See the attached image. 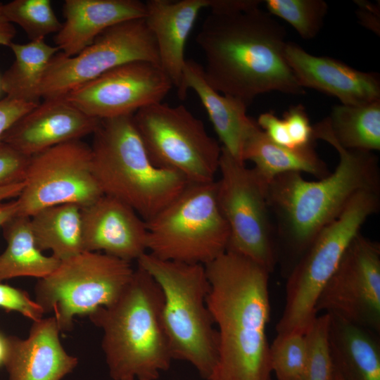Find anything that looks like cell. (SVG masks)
Instances as JSON below:
<instances>
[{"mask_svg": "<svg viewBox=\"0 0 380 380\" xmlns=\"http://www.w3.org/2000/svg\"><path fill=\"white\" fill-rule=\"evenodd\" d=\"M289 137L295 148L314 146L313 127L304 106H291L283 117Z\"/></svg>", "mask_w": 380, "mask_h": 380, "instance_id": "cell-34", "label": "cell"}, {"mask_svg": "<svg viewBox=\"0 0 380 380\" xmlns=\"http://www.w3.org/2000/svg\"><path fill=\"white\" fill-rule=\"evenodd\" d=\"M379 205V189L360 191L341 215L314 238L288 275L285 305L276 326L277 334H304L318 315L315 307L319 296L345 251Z\"/></svg>", "mask_w": 380, "mask_h": 380, "instance_id": "cell-7", "label": "cell"}, {"mask_svg": "<svg viewBox=\"0 0 380 380\" xmlns=\"http://www.w3.org/2000/svg\"><path fill=\"white\" fill-rule=\"evenodd\" d=\"M204 266L210 286L206 304L219 339L210 380H272L266 334L270 272L229 251Z\"/></svg>", "mask_w": 380, "mask_h": 380, "instance_id": "cell-2", "label": "cell"}, {"mask_svg": "<svg viewBox=\"0 0 380 380\" xmlns=\"http://www.w3.org/2000/svg\"><path fill=\"white\" fill-rule=\"evenodd\" d=\"M316 313L327 312L380 332V245L359 233L320 293Z\"/></svg>", "mask_w": 380, "mask_h": 380, "instance_id": "cell-14", "label": "cell"}, {"mask_svg": "<svg viewBox=\"0 0 380 380\" xmlns=\"http://www.w3.org/2000/svg\"><path fill=\"white\" fill-rule=\"evenodd\" d=\"M313 127V138L347 149L380 150V100L334 106L330 115Z\"/></svg>", "mask_w": 380, "mask_h": 380, "instance_id": "cell-25", "label": "cell"}, {"mask_svg": "<svg viewBox=\"0 0 380 380\" xmlns=\"http://www.w3.org/2000/svg\"><path fill=\"white\" fill-rule=\"evenodd\" d=\"M9 47L15 61L1 78V89L8 97L39 103L44 76L59 49L46 43L44 39L26 44L13 42Z\"/></svg>", "mask_w": 380, "mask_h": 380, "instance_id": "cell-28", "label": "cell"}, {"mask_svg": "<svg viewBox=\"0 0 380 380\" xmlns=\"http://www.w3.org/2000/svg\"><path fill=\"white\" fill-rule=\"evenodd\" d=\"M241 160L253 162V168L267 184L277 176L289 172H306L319 179L329 174L314 146L290 148L278 145L267 137L256 121L246 137Z\"/></svg>", "mask_w": 380, "mask_h": 380, "instance_id": "cell-24", "label": "cell"}, {"mask_svg": "<svg viewBox=\"0 0 380 380\" xmlns=\"http://www.w3.org/2000/svg\"><path fill=\"white\" fill-rule=\"evenodd\" d=\"M209 0H149L145 3V21L153 33L160 66L179 89L186 62L185 45L199 12Z\"/></svg>", "mask_w": 380, "mask_h": 380, "instance_id": "cell-21", "label": "cell"}, {"mask_svg": "<svg viewBox=\"0 0 380 380\" xmlns=\"http://www.w3.org/2000/svg\"><path fill=\"white\" fill-rule=\"evenodd\" d=\"M265 4L270 15L287 22L305 39L317 35L328 11L322 0H266Z\"/></svg>", "mask_w": 380, "mask_h": 380, "instance_id": "cell-30", "label": "cell"}, {"mask_svg": "<svg viewBox=\"0 0 380 380\" xmlns=\"http://www.w3.org/2000/svg\"><path fill=\"white\" fill-rule=\"evenodd\" d=\"M52 316L32 322L25 339L9 336L5 363L9 380H61L78 364L64 349Z\"/></svg>", "mask_w": 380, "mask_h": 380, "instance_id": "cell-19", "label": "cell"}, {"mask_svg": "<svg viewBox=\"0 0 380 380\" xmlns=\"http://www.w3.org/2000/svg\"><path fill=\"white\" fill-rule=\"evenodd\" d=\"M0 89H1V79H0Z\"/></svg>", "mask_w": 380, "mask_h": 380, "instance_id": "cell-44", "label": "cell"}, {"mask_svg": "<svg viewBox=\"0 0 380 380\" xmlns=\"http://www.w3.org/2000/svg\"><path fill=\"white\" fill-rule=\"evenodd\" d=\"M256 122L272 141L286 148H295L283 119L278 118L272 112H265L259 115Z\"/></svg>", "mask_w": 380, "mask_h": 380, "instance_id": "cell-37", "label": "cell"}, {"mask_svg": "<svg viewBox=\"0 0 380 380\" xmlns=\"http://www.w3.org/2000/svg\"><path fill=\"white\" fill-rule=\"evenodd\" d=\"M332 380H346L335 369Z\"/></svg>", "mask_w": 380, "mask_h": 380, "instance_id": "cell-43", "label": "cell"}, {"mask_svg": "<svg viewBox=\"0 0 380 380\" xmlns=\"http://www.w3.org/2000/svg\"><path fill=\"white\" fill-rule=\"evenodd\" d=\"M18 215L17 200L0 203V229L13 217Z\"/></svg>", "mask_w": 380, "mask_h": 380, "instance_id": "cell-40", "label": "cell"}, {"mask_svg": "<svg viewBox=\"0 0 380 380\" xmlns=\"http://www.w3.org/2000/svg\"><path fill=\"white\" fill-rule=\"evenodd\" d=\"M81 208L75 204H60L43 208L30 217L37 248L50 251L60 261L83 252Z\"/></svg>", "mask_w": 380, "mask_h": 380, "instance_id": "cell-26", "label": "cell"}, {"mask_svg": "<svg viewBox=\"0 0 380 380\" xmlns=\"http://www.w3.org/2000/svg\"><path fill=\"white\" fill-rule=\"evenodd\" d=\"M15 36V28L6 17L4 4L0 3V45L10 46Z\"/></svg>", "mask_w": 380, "mask_h": 380, "instance_id": "cell-39", "label": "cell"}, {"mask_svg": "<svg viewBox=\"0 0 380 380\" xmlns=\"http://www.w3.org/2000/svg\"><path fill=\"white\" fill-rule=\"evenodd\" d=\"M65 22L56 34V46L67 57L81 52L108 28L146 15L138 0H65Z\"/></svg>", "mask_w": 380, "mask_h": 380, "instance_id": "cell-20", "label": "cell"}, {"mask_svg": "<svg viewBox=\"0 0 380 380\" xmlns=\"http://www.w3.org/2000/svg\"><path fill=\"white\" fill-rule=\"evenodd\" d=\"M0 308L15 311L33 322L43 318L42 307L32 300L27 291L0 282Z\"/></svg>", "mask_w": 380, "mask_h": 380, "instance_id": "cell-33", "label": "cell"}, {"mask_svg": "<svg viewBox=\"0 0 380 380\" xmlns=\"http://www.w3.org/2000/svg\"><path fill=\"white\" fill-rule=\"evenodd\" d=\"M9 351V336L0 331V367L5 365Z\"/></svg>", "mask_w": 380, "mask_h": 380, "instance_id": "cell-42", "label": "cell"}, {"mask_svg": "<svg viewBox=\"0 0 380 380\" xmlns=\"http://www.w3.org/2000/svg\"><path fill=\"white\" fill-rule=\"evenodd\" d=\"M132 115L100 120L93 134L91 167L103 194L126 203L146 222L189 182L152 163Z\"/></svg>", "mask_w": 380, "mask_h": 380, "instance_id": "cell-5", "label": "cell"}, {"mask_svg": "<svg viewBox=\"0 0 380 380\" xmlns=\"http://www.w3.org/2000/svg\"><path fill=\"white\" fill-rule=\"evenodd\" d=\"M24 187L16 198L18 215L31 217L56 205H88L103 194L92 171L91 146L63 143L30 157Z\"/></svg>", "mask_w": 380, "mask_h": 380, "instance_id": "cell-13", "label": "cell"}, {"mask_svg": "<svg viewBox=\"0 0 380 380\" xmlns=\"http://www.w3.org/2000/svg\"><path fill=\"white\" fill-rule=\"evenodd\" d=\"M30 157L19 153L9 145L0 144V185L24 182Z\"/></svg>", "mask_w": 380, "mask_h": 380, "instance_id": "cell-35", "label": "cell"}, {"mask_svg": "<svg viewBox=\"0 0 380 380\" xmlns=\"http://www.w3.org/2000/svg\"><path fill=\"white\" fill-rule=\"evenodd\" d=\"M163 295L137 265L119 298L88 317L103 331L101 347L113 380H156L173 360L162 320Z\"/></svg>", "mask_w": 380, "mask_h": 380, "instance_id": "cell-4", "label": "cell"}, {"mask_svg": "<svg viewBox=\"0 0 380 380\" xmlns=\"http://www.w3.org/2000/svg\"><path fill=\"white\" fill-rule=\"evenodd\" d=\"M134 61L160 65L156 42L144 18L108 28L75 56L57 53L44 76L40 96L44 100L64 97L105 72Z\"/></svg>", "mask_w": 380, "mask_h": 380, "instance_id": "cell-12", "label": "cell"}, {"mask_svg": "<svg viewBox=\"0 0 380 380\" xmlns=\"http://www.w3.org/2000/svg\"><path fill=\"white\" fill-rule=\"evenodd\" d=\"M137 261L163 292L162 320L173 359L189 362L210 380L219 339L206 304L210 286L205 266L163 260L147 252Z\"/></svg>", "mask_w": 380, "mask_h": 380, "instance_id": "cell-6", "label": "cell"}, {"mask_svg": "<svg viewBox=\"0 0 380 380\" xmlns=\"http://www.w3.org/2000/svg\"><path fill=\"white\" fill-rule=\"evenodd\" d=\"M218 172L217 200L229 232L226 251L272 272L277 251L267 203L268 184L253 167L248 168L222 146Z\"/></svg>", "mask_w": 380, "mask_h": 380, "instance_id": "cell-11", "label": "cell"}, {"mask_svg": "<svg viewBox=\"0 0 380 380\" xmlns=\"http://www.w3.org/2000/svg\"><path fill=\"white\" fill-rule=\"evenodd\" d=\"M172 87L159 65L134 61L105 72L64 98L87 115L104 120L133 115L162 102Z\"/></svg>", "mask_w": 380, "mask_h": 380, "instance_id": "cell-15", "label": "cell"}, {"mask_svg": "<svg viewBox=\"0 0 380 380\" xmlns=\"http://www.w3.org/2000/svg\"><path fill=\"white\" fill-rule=\"evenodd\" d=\"M127 380H136V379H127Z\"/></svg>", "mask_w": 380, "mask_h": 380, "instance_id": "cell-45", "label": "cell"}, {"mask_svg": "<svg viewBox=\"0 0 380 380\" xmlns=\"http://www.w3.org/2000/svg\"><path fill=\"white\" fill-rule=\"evenodd\" d=\"M147 253L163 260L205 265L226 251L229 232L216 183H189L146 222Z\"/></svg>", "mask_w": 380, "mask_h": 380, "instance_id": "cell-8", "label": "cell"}, {"mask_svg": "<svg viewBox=\"0 0 380 380\" xmlns=\"http://www.w3.org/2000/svg\"><path fill=\"white\" fill-rule=\"evenodd\" d=\"M330 145L339 155L334 172L308 181L300 172H289L268 184L267 203L277 222L278 236L298 258L357 192L379 189L378 159L372 151Z\"/></svg>", "mask_w": 380, "mask_h": 380, "instance_id": "cell-3", "label": "cell"}, {"mask_svg": "<svg viewBox=\"0 0 380 380\" xmlns=\"http://www.w3.org/2000/svg\"><path fill=\"white\" fill-rule=\"evenodd\" d=\"M84 251L132 262L147 252L146 221L121 201L102 195L81 208Z\"/></svg>", "mask_w": 380, "mask_h": 380, "instance_id": "cell-17", "label": "cell"}, {"mask_svg": "<svg viewBox=\"0 0 380 380\" xmlns=\"http://www.w3.org/2000/svg\"><path fill=\"white\" fill-rule=\"evenodd\" d=\"M356 2L359 6L357 16L360 23L379 35V7L363 1Z\"/></svg>", "mask_w": 380, "mask_h": 380, "instance_id": "cell-38", "label": "cell"}, {"mask_svg": "<svg viewBox=\"0 0 380 380\" xmlns=\"http://www.w3.org/2000/svg\"><path fill=\"white\" fill-rule=\"evenodd\" d=\"M100 120L87 115L64 97L45 99L14 122L4 134L2 142L32 157L94 134Z\"/></svg>", "mask_w": 380, "mask_h": 380, "instance_id": "cell-16", "label": "cell"}, {"mask_svg": "<svg viewBox=\"0 0 380 380\" xmlns=\"http://www.w3.org/2000/svg\"><path fill=\"white\" fill-rule=\"evenodd\" d=\"M132 117L156 166L175 171L189 183L215 180L222 146L184 106L156 103L139 109Z\"/></svg>", "mask_w": 380, "mask_h": 380, "instance_id": "cell-10", "label": "cell"}, {"mask_svg": "<svg viewBox=\"0 0 380 380\" xmlns=\"http://www.w3.org/2000/svg\"><path fill=\"white\" fill-rule=\"evenodd\" d=\"M286 60L300 84L336 97L343 105H362L380 100V77L329 57L317 56L287 42Z\"/></svg>", "mask_w": 380, "mask_h": 380, "instance_id": "cell-18", "label": "cell"}, {"mask_svg": "<svg viewBox=\"0 0 380 380\" xmlns=\"http://www.w3.org/2000/svg\"><path fill=\"white\" fill-rule=\"evenodd\" d=\"M261 2L210 10L196 39L209 85L248 106L270 91L305 93L285 58L286 29L259 8Z\"/></svg>", "mask_w": 380, "mask_h": 380, "instance_id": "cell-1", "label": "cell"}, {"mask_svg": "<svg viewBox=\"0 0 380 380\" xmlns=\"http://www.w3.org/2000/svg\"><path fill=\"white\" fill-rule=\"evenodd\" d=\"M270 358L272 372L278 380H302L305 368L304 334H277L270 344Z\"/></svg>", "mask_w": 380, "mask_h": 380, "instance_id": "cell-32", "label": "cell"}, {"mask_svg": "<svg viewBox=\"0 0 380 380\" xmlns=\"http://www.w3.org/2000/svg\"><path fill=\"white\" fill-rule=\"evenodd\" d=\"M38 104L8 96L0 101V144L11 126Z\"/></svg>", "mask_w": 380, "mask_h": 380, "instance_id": "cell-36", "label": "cell"}, {"mask_svg": "<svg viewBox=\"0 0 380 380\" xmlns=\"http://www.w3.org/2000/svg\"><path fill=\"white\" fill-rule=\"evenodd\" d=\"M1 229L6 248L0 254V282L19 277L42 279L59 265V260L44 255L36 246L30 217L17 215Z\"/></svg>", "mask_w": 380, "mask_h": 380, "instance_id": "cell-27", "label": "cell"}, {"mask_svg": "<svg viewBox=\"0 0 380 380\" xmlns=\"http://www.w3.org/2000/svg\"><path fill=\"white\" fill-rule=\"evenodd\" d=\"M329 341L334 369L346 380H380L376 332L330 315Z\"/></svg>", "mask_w": 380, "mask_h": 380, "instance_id": "cell-23", "label": "cell"}, {"mask_svg": "<svg viewBox=\"0 0 380 380\" xmlns=\"http://www.w3.org/2000/svg\"><path fill=\"white\" fill-rule=\"evenodd\" d=\"M330 315L323 312L304 332L305 368L302 380H332L334 367L329 347Z\"/></svg>", "mask_w": 380, "mask_h": 380, "instance_id": "cell-31", "label": "cell"}, {"mask_svg": "<svg viewBox=\"0 0 380 380\" xmlns=\"http://www.w3.org/2000/svg\"><path fill=\"white\" fill-rule=\"evenodd\" d=\"M131 262L99 252L83 251L61 261L34 287L36 302L53 313L61 331H70L75 316H89L113 303L129 282Z\"/></svg>", "mask_w": 380, "mask_h": 380, "instance_id": "cell-9", "label": "cell"}, {"mask_svg": "<svg viewBox=\"0 0 380 380\" xmlns=\"http://www.w3.org/2000/svg\"><path fill=\"white\" fill-rule=\"evenodd\" d=\"M189 89L198 96L221 146L242 161L243 143L255 122L246 113L248 105L239 99L224 95L211 87L204 77L203 65L193 60H186L184 66L181 84L177 89L180 99L186 98Z\"/></svg>", "mask_w": 380, "mask_h": 380, "instance_id": "cell-22", "label": "cell"}, {"mask_svg": "<svg viewBox=\"0 0 380 380\" xmlns=\"http://www.w3.org/2000/svg\"><path fill=\"white\" fill-rule=\"evenodd\" d=\"M4 12L9 22L23 29L30 41L44 39L62 27L49 0H13L4 4Z\"/></svg>", "mask_w": 380, "mask_h": 380, "instance_id": "cell-29", "label": "cell"}, {"mask_svg": "<svg viewBox=\"0 0 380 380\" xmlns=\"http://www.w3.org/2000/svg\"><path fill=\"white\" fill-rule=\"evenodd\" d=\"M24 185V182L11 184L0 185V203L5 200L18 198L23 189Z\"/></svg>", "mask_w": 380, "mask_h": 380, "instance_id": "cell-41", "label": "cell"}]
</instances>
